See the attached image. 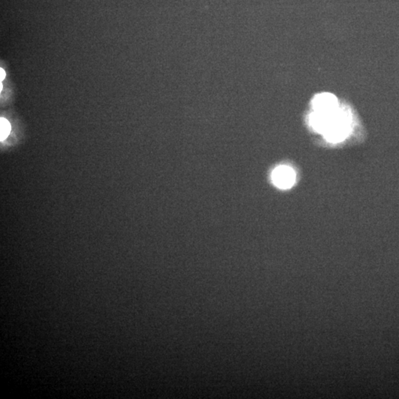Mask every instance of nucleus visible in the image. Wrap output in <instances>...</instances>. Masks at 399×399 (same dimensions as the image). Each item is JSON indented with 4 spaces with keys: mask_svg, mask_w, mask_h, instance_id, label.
Here are the masks:
<instances>
[{
    "mask_svg": "<svg viewBox=\"0 0 399 399\" xmlns=\"http://www.w3.org/2000/svg\"><path fill=\"white\" fill-rule=\"evenodd\" d=\"M313 107L314 112H330L338 108L336 97L330 93H322L314 97Z\"/></svg>",
    "mask_w": 399,
    "mask_h": 399,
    "instance_id": "obj_2",
    "label": "nucleus"
},
{
    "mask_svg": "<svg viewBox=\"0 0 399 399\" xmlns=\"http://www.w3.org/2000/svg\"><path fill=\"white\" fill-rule=\"evenodd\" d=\"M2 90H3V84L1 83L0 84V91H2Z\"/></svg>",
    "mask_w": 399,
    "mask_h": 399,
    "instance_id": "obj_5",
    "label": "nucleus"
},
{
    "mask_svg": "<svg viewBox=\"0 0 399 399\" xmlns=\"http://www.w3.org/2000/svg\"><path fill=\"white\" fill-rule=\"evenodd\" d=\"M5 77H6V72H5L3 68H1V69H0V81L3 82V81L4 80Z\"/></svg>",
    "mask_w": 399,
    "mask_h": 399,
    "instance_id": "obj_4",
    "label": "nucleus"
},
{
    "mask_svg": "<svg viewBox=\"0 0 399 399\" xmlns=\"http://www.w3.org/2000/svg\"><path fill=\"white\" fill-rule=\"evenodd\" d=\"M271 180L273 184L278 188L290 189L295 184L296 173L290 166H279L273 170Z\"/></svg>",
    "mask_w": 399,
    "mask_h": 399,
    "instance_id": "obj_1",
    "label": "nucleus"
},
{
    "mask_svg": "<svg viewBox=\"0 0 399 399\" xmlns=\"http://www.w3.org/2000/svg\"><path fill=\"white\" fill-rule=\"evenodd\" d=\"M11 132V125L9 121L4 118L0 119V141H3L9 136Z\"/></svg>",
    "mask_w": 399,
    "mask_h": 399,
    "instance_id": "obj_3",
    "label": "nucleus"
}]
</instances>
